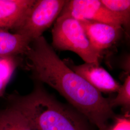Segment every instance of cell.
Segmentation results:
<instances>
[{
	"mask_svg": "<svg viewBox=\"0 0 130 130\" xmlns=\"http://www.w3.org/2000/svg\"><path fill=\"white\" fill-rule=\"evenodd\" d=\"M24 55L36 82L55 89L99 130L105 129L115 117L109 99L71 70L43 36L33 40Z\"/></svg>",
	"mask_w": 130,
	"mask_h": 130,
	"instance_id": "cell-1",
	"label": "cell"
},
{
	"mask_svg": "<svg viewBox=\"0 0 130 130\" xmlns=\"http://www.w3.org/2000/svg\"><path fill=\"white\" fill-rule=\"evenodd\" d=\"M8 100L23 115L32 130H93V125L83 114L58 101L39 82L29 93L12 94Z\"/></svg>",
	"mask_w": 130,
	"mask_h": 130,
	"instance_id": "cell-2",
	"label": "cell"
},
{
	"mask_svg": "<svg viewBox=\"0 0 130 130\" xmlns=\"http://www.w3.org/2000/svg\"><path fill=\"white\" fill-rule=\"evenodd\" d=\"M52 33L54 49L75 53L85 63H99L101 56L92 46L79 20L59 15Z\"/></svg>",
	"mask_w": 130,
	"mask_h": 130,
	"instance_id": "cell-3",
	"label": "cell"
},
{
	"mask_svg": "<svg viewBox=\"0 0 130 130\" xmlns=\"http://www.w3.org/2000/svg\"><path fill=\"white\" fill-rule=\"evenodd\" d=\"M66 2L65 0H35L14 32L31 42L42 36L58 18Z\"/></svg>",
	"mask_w": 130,
	"mask_h": 130,
	"instance_id": "cell-4",
	"label": "cell"
},
{
	"mask_svg": "<svg viewBox=\"0 0 130 130\" xmlns=\"http://www.w3.org/2000/svg\"><path fill=\"white\" fill-rule=\"evenodd\" d=\"M60 15L71 17L78 20H88L117 26L120 21L98 0L66 1Z\"/></svg>",
	"mask_w": 130,
	"mask_h": 130,
	"instance_id": "cell-5",
	"label": "cell"
},
{
	"mask_svg": "<svg viewBox=\"0 0 130 130\" xmlns=\"http://www.w3.org/2000/svg\"><path fill=\"white\" fill-rule=\"evenodd\" d=\"M94 49L101 56L103 52L112 46L121 39V26L88 20H79Z\"/></svg>",
	"mask_w": 130,
	"mask_h": 130,
	"instance_id": "cell-6",
	"label": "cell"
},
{
	"mask_svg": "<svg viewBox=\"0 0 130 130\" xmlns=\"http://www.w3.org/2000/svg\"><path fill=\"white\" fill-rule=\"evenodd\" d=\"M65 62V61H64ZM65 63L100 93L118 92L121 85L99 63H84L75 65L69 61Z\"/></svg>",
	"mask_w": 130,
	"mask_h": 130,
	"instance_id": "cell-7",
	"label": "cell"
},
{
	"mask_svg": "<svg viewBox=\"0 0 130 130\" xmlns=\"http://www.w3.org/2000/svg\"><path fill=\"white\" fill-rule=\"evenodd\" d=\"M35 0H0V30L14 31Z\"/></svg>",
	"mask_w": 130,
	"mask_h": 130,
	"instance_id": "cell-8",
	"label": "cell"
},
{
	"mask_svg": "<svg viewBox=\"0 0 130 130\" xmlns=\"http://www.w3.org/2000/svg\"><path fill=\"white\" fill-rule=\"evenodd\" d=\"M31 42L18 33L0 30V58L8 60L24 55Z\"/></svg>",
	"mask_w": 130,
	"mask_h": 130,
	"instance_id": "cell-9",
	"label": "cell"
},
{
	"mask_svg": "<svg viewBox=\"0 0 130 130\" xmlns=\"http://www.w3.org/2000/svg\"><path fill=\"white\" fill-rule=\"evenodd\" d=\"M0 130H32L21 112L9 104L0 110Z\"/></svg>",
	"mask_w": 130,
	"mask_h": 130,
	"instance_id": "cell-10",
	"label": "cell"
},
{
	"mask_svg": "<svg viewBox=\"0 0 130 130\" xmlns=\"http://www.w3.org/2000/svg\"><path fill=\"white\" fill-rule=\"evenodd\" d=\"M107 9L120 21L128 34L130 29V1L129 0H101Z\"/></svg>",
	"mask_w": 130,
	"mask_h": 130,
	"instance_id": "cell-11",
	"label": "cell"
},
{
	"mask_svg": "<svg viewBox=\"0 0 130 130\" xmlns=\"http://www.w3.org/2000/svg\"><path fill=\"white\" fill-rule=\"evenodd\" d=\"M118 94L115 98L109 99L110 106L113 108L114 107L121 106L127 112L129 111L130 107V76L128 75L123 84L121 85Z\"/></svg>",
	"mask_w": 130,
	"mask_h": 130,
	"instance_id": "cell-12",
	"label": "cell"
},
{
	"mask_svg": "<svg viewBox=\"0 0 130 130\" xmlns=\"http://www.w3.org/2000/svg\"><path fill=\"white\" fill-rule=\"evenodd\" d=\"M15 63L11 66L9 69L5 73H0V97L5 93V89L9 82L15 68Z\"/></svg>",
	"mask_w": 130,
	"mask_h": 130,
	"instance_id": "cell-13",
	"label": "cell"
},
{
	"mask_svg": "<svg viewBox=\"0 0 130 130\" xmlns=\"http://www.w3.org/2000/svg\"><path fill=\"white\" fill-rule=\"evenodd\" d=\"M108 130H130V121L128 117L117 118L115 123L109 126Z\"/></svg>",
	"mask_w": 130,
	"mask_h": 130,
	"instance_id": "cell-14",
	"label": "cell"
},
{
	"mask_svg": "<svg viewBox=\"0 0 130 130\" xmlns=\"http://www.w3.org/2000/svg\"><path fill=\"white\" fill-rule=\"evenodd\" d=\"M108 128H109V126H108L105 129H104V130H108Z\"/></svg>",
	"mask_w": 130,
	"mask_h": 130,
	"instance_id": "cell-15",
	"label": "cell"
}]
</instances>
